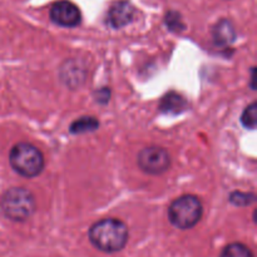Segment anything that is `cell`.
Returning <instances> with one entry per match:
<instances>
[{
	"instance_id": "1",
	"label": "cell",
	"mask_w": 257,
	"mask_h": 257,
	"mask_svg": "<svg viewBox=\"0 0 257 257\" xmlns=\"http://www.w3.org/2000/svg\"><path fill=\"white\" fill-rule=\"evenodd\" d=\"M89 240L95 248L103 252H118L127 243L128 228L120 220L104 218L90 227Z\"/></svg>"
},
{
	"instance_id": "2",
	"label": "cell",
	"mask_w": 257,
	"mask_h": 257,
	"mask_svg": "<svg viewBox=\"0 0 257 257\" xmlns=\"http://www.w3.org/2000/svg\"><path fill=\"white\" fill-rule=\"evenodd\" d=\"M9 162L13 170L23 177H37L44 168V156L35 146L20 142L12 148Z\"/></svg>"
},
{
	"instance_id": "3",
	"label": "cell",
	"mask_w": 257,
	"mask_h": 257,
	"mask_svg": "<svg viewBox=\"0 0 257 257\" xmlns=\"http://www.w3.org/2000/svg\"><path fill=\"white\" fill-rule=\"evenodd\" d=\"M203 207L200 198L193 195H185L171 203L168 218L175 227L188 230L198 223L202 217Z\"/></svg>"
},
{
	"instance_id": "4",
	"label": "cell",
	"mask_w": 257,
	"mask_h": 257,
	"mask_svg": "<svg viewBox=\"0 0 257 257\" xmlns=\"http://www.w3.org/2000/svg\"><path fill=\"white\" fill-rule=\"evenodd\" d=\"M2 210L9 220L23 222L28 220L35 211V200L29 190L13 187L3 195Z\"/></svg>"
},
{
	"instance_id": "5",
	"label": "cell",
	"mask_w": 257,
	"mask_h": 257,
	"mask_svg": "<svg viewBox=\"0 0 257 257\" xmlns=\"http://www.w3.org/2000/svg\"><path fill=\"white\" fill-rule=\"evenodd\" d=\"M138 166L148 175H162L170 168L171 157L165 148L147 147L138 153Z\"/></svg>"
},
{
	"instance_id": "6",
	"label": "cell",
	"mask_w": 257,
	"mask_h": 257,
	"mask_svg": "<svg viewBox=\"0 0 257 257\" xmlns=\"http://www.w3.org/2000/svg\"><path fill=\"white\" fill-rule=\"evenodd\" d=\"M50 18L55 24L65 28L77 27L82 20V14L77 5L68 0H59L50 9Z\"/></svg>"
},
{
	"instance_id": "7",
	"label": "cell",
	"mask_w": 257,
	"mask_h": 257,
	"mask_svg": "<svg viewBox=\"0 0 257 257\" xmlns=\"http://www.w3.org/2000/svg\"><path fill=\"white\" fill-rule=\"evenodd\" d=\"M135 18V8L130 2L120 0L110 7L107 15V22L114 29L125 27Z\"/></svg>"
},
{
	"instance_id": "8",
	"label": "cell",
	"mask_w": 257,
	"mask_h": 257,
	"mask_svg": "<svg viewBox=\"0 0 257 257\" xmlns=\"http://www.w3.org/2000/svg\"><path fill=\"white\" fill-rule=\"evenodd\" d=\"M235 28H233L232 23L228 20H221L213 29V39L218 45H228L235 40Z\"/></svg>"
},
{
	"instance_id": "9",
	"label": "cell",
	"mask_w": 257,
	"mask_h": 257,
	"mask_svg": "<svg viewBox=\"0 0 257 257\" xmlns=\"http://www.w3.org/2000/svg\"><path fill=\"white\" fill-rule=\"evenodd\" d=\"M186 108V102L180 94L177 93H168L161 100L160 109L163 113H171V114H177V113L183 112Z\"/></svg>"
},
{
	"instance_id": "10",
	"label": "cell",
	"mask_w": 257,
	"mask_h": 257,
	"mask_svg": "<svg viewBox=\"0 0 257 257\" xmlns=\"http://www.w3.org/2000/svg\"><path fill=\"white\" fill-rule=\"evenodd\" d=\"M98 120L93 117H83L77 119L75 122L72 123L70 125V132L72 133H85L90 132V131H94L98 128Z\"/></svg>"
},
{
	"instance_id": "11",
	"label": "cell",
	"mask_w": 257,
	"mask_h": 257,
	"mask_svg": "<svg viewBox=\"0 0 257 257\" xmlns=\"http://www.w3.org/2000/svg\"><path fill=\"white\" fill-rule=\"evenodd\" d=\"M220 257H253V255L247 246L235 242L226 246Z\"/></svg>"
},
{
	"instance_id": "12",
	"label": "cell",
	"mask_w": 257,
	"mask_h": 257,
	"mask_svg": "<svg viewBox=\"0 0 257 257\" xmlns=\"http://www.w3.org/2000/svg\"><path fill=\"white\" fill-rule=\"evenodd\" d=\"M256 103L248 105L242 113V117H241V122H242L243 127L247 128V130H255L256 128Z\"/></svg>"
},
{
	"instance_id": "13",
	"label": "cell",
	"mask_w": 257,
	"mask_h": 257,
	"mask_svg": "<svg viewBox=\"0 0 257 257\" xmlns=\"http://www.w3.org/2000/svg\"><path fill=\"white\" fill-rule=\"evenodd\" d=\"M231 202L233 205H238V206H246L250 205L251 202H253L255 200V196L250 195V193H243V192H235L231 195L230 197Z\"/></svg>"
}]
</instances>
